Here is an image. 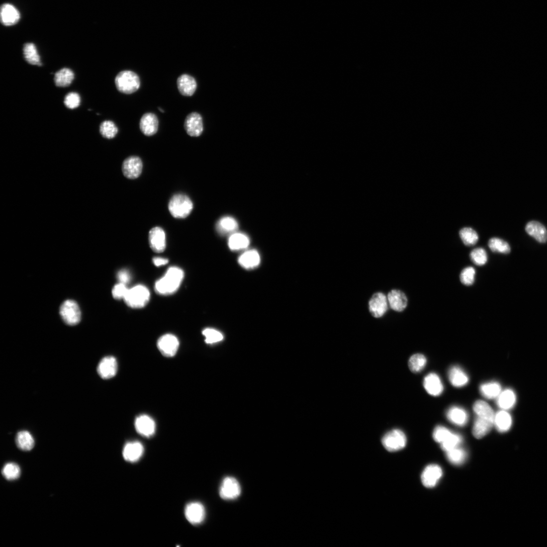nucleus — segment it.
<instances>
[{
    "label": "nucleus",
    "instance_id": "1",
    "mask_svg": "<svg viewBox=\"0 0 547 547\" xmlns=\"http://www.w3.org/2000/svg\"><path fill=\"white\" fill-rule=\"evenodd\" d=\"M476 415L472 433L477 439H482L494 426L495 414L493 409L486 402L479 400L473 405Z\"/></svg>",
    "mask_w": 547,
    "mask_h": 547
},
{
    "label": "nucleus",
    "instance_id": "2",
    "mask_svg": "<svg viewBox=\"0 0 547 547\" xmlns=\"http://www.w3.org/2000/svg\"><path fill=\"white\" fill-rule=\"evenodd\" d=\"M184 277L183 271L178 267H171L165 275L158 280L155 286L157 293L168 295L176 292L179 288Z\"/></svg>",
    "mask_w": 547,
    "mask_h": 547
},
{
    "label": "nucleus",
    "instance_id": "3",
    "mask_svg": "<svg viewBox=\"0 0 547 547\" xmlns=\"http://www.w3.org/2000/svg\"><path fill=\"white\" fill-rule=\"evenodd\" d=\"M116 87L120 92L129 94L138 91L141 81L138 75L131 71L120 72L115 78Z\"/></svg>",
    "mask_w": 547,
    "mask_h": 547
},
{
    "label": "nucleus",
    "instance_id": "4",
    "mask_svg": "<svg viewBox=\"0 0 547 547\" xmlns=\"http://www.w3.org/2000/svg\"><path fill=\"white\" fill-rule=\"evenodd\" d=\"M150 293L145 286L139 285L128 289L124 300L132 308H142L149 302Z\"/></svg>",
    "mask_w": 547,
    "mask_h": 547
},
{
    "label": "nucleus",
    "instance_id": "5",
    "mask_svg": "<svg viewBox=\"0 0 547 547\" xmlns=\"http://www.w3.org/2000/svg\"><path fill=\"white\" fill-rule=\"evenodd\" d=\"M193 208V204L190 198L184 194H177L171 199L169 209L171 214L176 218L187 217Z\"/></svg>",
    "mask_w": 547,
    "mask_h": 547
},
{
    "label": "nucleus",
    "instance_id": "6",
    "mask_svg": "<svg viewBox=\"0 0 547 547\" xmlns=\"http://www.w3.org/2000/svg\"><path fill=\"white\" fill-rule=\"evenodd\" d=\"M406 437L401 430L394 429L383 436L381 443L386 450L395 452L403 449L406 445Z\"/></svg>",
    "mask_w": 547,
    "mask_h": 547
},
{
    "label": "nucleus",
    "instance_id": "7",
    "mask_svg": "<svg viewBox=\"0 0 547 547\" xmlns=\"http://www.w3.org/2000/svg\"><path fill=\"white\" fill-rule=\"evenodd\" d=\"M60 312L63 320L68 325H76L81 320V313L80 308L73 300L65 301L61 305Z\"/></svg>",
    "mask_w": 547,
    "mask_h": 547
},
{
    "label": "nucleus",
    "instance_id": "8",
    "mask_svg": "<svg viewBox=\"0 0 547 547\" xmlns=\"http://www.w3.org/2000/svg\"><path fill=\"white\" fill-rule=\"evenodd\" d=\"M180 346L178 339L174 335L167 334L158 341L157 347L161 353L167 358H172L177 353Z\"/></svg>",
    "mask_w": 547,
    "mask_h": 547
},
{
    "label": "nucleus",
    "instance_id": "9",
    "mask_svg": "<svg viewBox=\"0 0 547 547\" xmlns=\"http://www.w3.org/2000/svg\"><path fill=\"white\" fill-rule=\"evenodd\" d=\"M241 489L237 480L232 477H227L223 481L220 488V495L224 500H231L237 498L241 494Z\"/></svg>",
    "mask_w": 547,
    "mask_h": 547
},
{
    "label": "nucleus",
    "instance_id": "10",
    "mask_svg": "<svg viewBox=\"0 0 547 547\" xmlns=\"http://www.w3.org/2000/svg\"><path fill=\"white\" fill-rule=\"evenodd\" d=\"M387 297L383 293L377 292L373 294L369 302V309L371 315L375 318L384 316L388 309Z\"/></svg>",
    "mask_w": 547,
    "mask_h": 547
},
{
    "label": "nucleus",
    "instance_id": "11",
    "mask_svg": "<svg viewBox=\"0 0 547 547\" xmlns=\"http://www.w3.org/2000/svg\"><path fill=\"white\" fill-rule=\"evenodd\" d=\"M205 514L204 506L199 502L190 503L185 508V518L190 524L193 525L201 524L205 519Z\"/></svg>",
    "mask_w": 547,
    "mask_h": 547
},
{
    "label": "nucleus",
    "instance_id": "12",
    "mask_svg": "<svg viewBox=\"0 0 547 547\" xmlns=\"http://www.w3.org/2000/svg\"><path fill=\"white\" fill-rule=\"evenodd\" d=\"M142 170L143 163L138 157H129L123 162L122 172L124 176L129 179L139 178L142 174Z\"/></svg>",
    "mask_w": 547,
    "mask_h": 547
},
{
    "label": "nucleus",
    "instance_id": "13",
    "mask_svg": "<svg viewBox=\"0 0 547 547\" xmlns=\"http://www.w3.org/2000/svg\"><path fill=\"white\" fill-rule=\"evenodd\" d=\"M184 129L187 134L192 137H198L203 131V123L201 116L198 113L188 114L185 118Z\"/></svg>",
    "mask_w": 547,
    "mask_h": 547
},
{
    "label": "nucleus",
    "instance_id": "14",
    "mask_svg": "<svg viewBox=\"0 0 547 547\" xmlns=\"http://www.w3.org/2000/svg\"><path fill=\"white\" fill-rule=\"evenodd\" d=\"M149 243L151 249L155 253H161L167 246L165 232L160 227L152 229L149 232Z\"/></svg>",
    "mask_w": 547,
    "mask_h": 547
},
{
    "label": "nucleus",
    "instance_id": "15",
    "mask_svg": "<svg viewBox=\"0 0 547 547\" xmlns=\"http://www.w3.org/2000/svg\"><path fill=\"white\" fill-rule=\"evenodd\" d=\"M443 474V470L439 465L430 464L422 473V483L426 487H434L441 479Z\"/></svg>",
    "mask_w": 547,
    "mask_h": 547
},
{
    "label": "nucleus",
    "instance_id": "16",
    "mask_svg": "<svg viewBox=\"0 0 547 547\" xmlns=\"http://www.w3.org/2000/svg\"><path fill=\"white\" fill-rule=\"evenodd\" d=\"M97 372L103 379H107L116 375L118 370V364L116 360L113 357L103 358L98 364Z\"/></svg>",
    "mask_w": 547,
    "mask_h": 547
},
{
    "label": "nucleus",
    "instance_id": "17",
    "mask_svg": "<svg viewBox=\"0 0 547 547\" xmlns=\"http://www.w3.org/2000/svg\"><path fill=\"white\" fill-rule=\"evenodd\" d=\"M135 428L136 431L142 436L151 437L155 433L156 424L150 417L143 415L136 419Z\"/></svg>",
    "mask_w": 547,
    "mask_h": 547
},
{
    "label": "nucleus",
    "instance_id": "18",
    "mask_svg": "<svg viewBox=\"0 0 547 547\" xmlns=\"http://www.w3.org/2000/svg\"><path fill=\"white\" fill-rule=\"evenodd\" d=\"M177 85L181 94L185 96H192L197 87L195 79L187 74H183L178 78Z\"/></svg>",
    "mask_w": 547,
    "mask_h": 547
},
{
    "label": "nucleus",
    "instance_id": "19",
    "mask_svg": "<svg viewBox=\"0 0 547 547\" xmlns=\"http://www.w3.org/2000/svg\"><path fill=\"white\" fill-rule=\"evenodd\" d=\"M144 448L139 442L127 443L123 450V456L127 461L134 462L138 461L143 455Z\"/></svg>",
    "mask_w": 547,
    "mask_h": 547
},
{
    "label": "nucleus",
    "instance_id": "20",
    "mask_svg": "<svg viewBox=\"0 0 547 547\" xmlns=\"http://www.w3.org/2000/svg\"><path fill=\"white\" fill-rule=\"evenodd\" d=\"M424 386L426 391L431 395L438 396L444 391V386L439 375L431 373L425 376Z\"/></svg>",
    "mask_w": 547,
    "mask_h": 547
},
{
    "label": "nucleus",
    "instance_id": "21",
    "mask_svg": "<svg viewBox=\"0 0 547 547\" xmlns=\"http://www.w3.org/2000/svg\"><path fill=\"white\" fill-rule=\"evenodd\" d=\"M388 304L390 308L395 311L402 312L407 306L408 300L406 295L401 291L392 290L387 296Z\"/></svg>",
    "mask_w": 547,
    "mask_h": 547
},
{
    "label": "nucleus",
    "instance_id": "22",
    "mask_svg": "<svg viewBox=\"0 0 547 547\" xmlns=\"http://www.w3.org/2000/svg\"><path fill=\"white\" fill-rule=\"evenodd\" d=\"M159 121L156 115L153 113L145 114L140 120V127L142 133L150 136L155 134L158 129Z\"/></svg>",
    "mask_w": 547,
    "mask_h": 547
},
{
    "label": "nucleus",
    "instance_id": "23",
    "mask_svg": "<svg viewBox=\"0 0 547 547\" xmlns=\"http://www.w3.org/2000/svg\"><path fill=\"white\" fill-rule=\"evenodd\" d=\"M20 14L18 10L12 5L4 4L1 7V21L5 26H11L19 20Z\"/></svg>",
    "mask_w": 547,
    "mask_h": 547
},
{
    "label": "nucleus",
    "instance_id": "24",
    "mask_svg": "<svg viewBox=\"0 0 547 547\" xmlns=\"http://www.w3.org/2000/svg\"><path fill=\"white\" fill-rule=\"evenodd\" d=\"M447 417L450 422L460 427L466 425L469 419L466 410L458 406L451 407L447 412Z\"/></svg>",
    "mask_w": 547,
    "mask_h": 547
},
{
    "label": "nucleus",
    "instance_id": "25",
    "mask_svg": "<svg viewBox=\"0 0 547 547\" xmlns=\"http://www.w3.org/2000/svg\"><path fill=\"white\" fill-rule=\"evenodd\" d=\"M449 378L451 384L456 388L466 386L469 380L466 372L457 366H453L450 369Z\"/></svg>",
    "mask_w": 547,
    "mask_h": 547
},
{
    "label": "nucleus",
    "instance_id": "26",
    "mask_svg": "<svg viewBox=\"0 0 547 547\" xmlns=\"http://www.w3.org/2000/svg\"><path fill=\"white\" fill-rule=\"evenodd\" d=\"M526 231L528 234L540 243L547 241V231L545 226L537 221H531L526 226Z\"/></svg>",
    "mask_w": 547,
    "mask_h": 547
},
{
    "label": "nucleus",
    "instance_id": "27",
    "mask_svg": "<svg viewBox=\"0 0 547 547\" xmlns=\"http://www.w3.org/2000/svg\"><path fill=\"white\" fill-rule=\"evenodd\" d=\"M512 424L511 415L507 410H502L495 414L494 426L501 433H505L510 430Z\"/></svg>",
    "mask_w": 547,
    "mask_h": 547
},
{
    "label": "nucleus",
    "instance_id": "28",
    "mask_svg": "<svg viewBox=\"0 0 547 547\" xmlns=\"http://www.w3.org/2000/svg\"><path fill=\"white\" fill-rule=\"evenodd\" d=\"M260 261V256L255 250L245 252L239 259L240 265L246 269H252L258 267Z\"/></svg>",
    "mask_w": 547,
    "mask_h": 547
},
{
    "label": "nucleus",
    "instance_id": "29",
    "mask_svg": "<svg viewBox=\"0 0 547 547\" xmlns=\"http://www.w3.org/2000/svg\"><path fill=\"white\" fill-rule=\"evenodd\" d=\"M23 55L25 61L29 64L41 66V59L35 45L32 43H27L24 45Z\"/></svg>",
    "mask_w": 547,
    "mask_h": 547
},
{
    "label": "nucleus",
    "instance_id": "30",
    "mask_svg": "<svg viewBox=\"0 0 547 547\" xmlns=\"http://www.w3.org/2000/svg\"><path fill=\"white\" fill-rule=\"evenodd\" d=\"M17 447L24 451L32 450L35 446L34 438L30 432L22 431L18 432L16 437Z\"/></svg>",
    "mask_w": 547,
    "mask_h": 547
},
{
    "label": "nucleus",
    "instance_id": "31",
    "mask_svg": "<svg viewBox=\"0 0 547 547\" xmlns=\"http://www.w3.org/2000/svg\"><path fill=\"white\" fill-rule=\"evenodd\" d=\"M482 396L488 399L497 398L501 393L502 388L497 382L492 381L482 384L479 388Z\"/></svg>",
    "mask_w": 547,
    "mask_h": 547
},
{
    "label": "nucleus",
    "instance_id": "32",
    "mask_svg": "<svg viewBox=\"0 0 547 547\" xmlns=\"http://www.w3.org/2000/svg\"><path fill=\"white\" fill-rule=\"evenodd\" d=\"M250 244L249 238L246 235L236 233L232 234L228 241L229 248L233 251H239L248 248Z\"/></svg>",
    "mask_w": 547,
    "mask_h": 547
},
{
    "label": "nucleus",
    "instance_id": "33",
    "mask_svg": "<svg viewBox=\"0 0 547 547\" xmlns=\"http://www.w3.org/2000/svg\"><path fill=\"white\" fill-rule=\"evenodd\" d=\"M516 401L514 392L510 389H506L501 392L497 398L498 406L502 410H507L514 407Z\"/></svg>",
    "mask_w": 547,
    "mask_h": 547
},
{
    "label": "nucleus",
    "instance_id": "34",
    "mask_svg": "<svg viewBox=\"0 0 547 547\" xmlns=\"http://www.w3.org/2000/svg\"><path fill=\"white\" fill-rule=\"evenodd\" d=\"M74 79V73L68 68H64L55 74L54 82L58 87L65 88L69 86Z\"/></svg>",
    "mask_w": 547,
    "mask_h": 547
},
{
    "label": "nucleus",
    "instance_id": "35",
    "mask_svg": "<svg viewBox=\"0 0 547 547\" xmlns=\"http://www.w3.org/2000/svg\"><path fill=\"white\" fill-rule=\"evenodd\" d=\"M216 227L217 231L220 233L228 234L235 231L238 228V225L234 218L226 216L218 221Z\"/></svg>",
    "mask_w": 547,
    "mask_h": 547
},
{
    "label": "nucleus",
    "instance_id": "36",
    "mask_svg": "<svg viewBox=\"0 0 547 547\" xmlns=\"http://www.w3.org/2000/svg\"><path fill=\"white\" fill-rule=\"evenodd\" d=\"M446 454L449 461L456 466L462 464L467 456L466 451L459 447L447 452Z\"/></svg>",
    "mask_w": 547,
    "mask_h": 547
},
{
    "label": "nucleus",
    "instance_id": "37",
    "mask_svg": "<svg viewBox=\"0 0 547 547\" xmlns=\"http://www.w3.org/2000/svg\"><path fill=\"white\" fill-rule=\"evenodd\" d=\"M490 250L493 252L503 254L510 253V246L505 241L499 238H491L488 243Z\"/></svg>",
    "mask_w": 547,
    "mask_h": 547
},
{
    "label": "nucleus",
    "instance_id": "38",
    "mask_svg": "<svg viewBox=\"0 0 547 547\" xmlns=\"http://www.w3.org/2000/svg\"><path fill=\"white\" fill-rule=\"evenodd\" d=\"M459 237L465 245L472 246L478 241L477 233L472 228L466 227L461 229L459 232Z\"/></svg>",
    "mask_w": 547,
    "mask_h": 547
},
{
    "label": "nucleus",
    "instance_id": "39",
    "mask_svg": "<svg viewBox=\"0 0 547 547\" xmlns=\"http://www.w3.org/2000/svg\"><path fill=\"white\" fill-rule=\"evenodd\" d=\"M426 364L427 359L425 356L421 354L413 355L408 362L410 370L414 373L421 372L425 368Z\"/></svg>",
    "mask_w": 547,
    "mask_h": 547
},
{
    "label": "nucleus",
    "instance_id": "40",
    "mask_svg": "<svg viewBox=\"0 0 547 547\" xmlns=\"http://www.w3.org/2000/svg\"><path fill=\"white\" fill-rule=\"evenodd\" d=\"M118 132L117 127L111 121H105L100 126V134L105 139H112L114 138Z\"/></svg>",
    "mask_w": 547,
    "mask_h": 547
},
{
    "label": "nucleus",
    "instance_id": "41",
    "mask_svg": "<svg viewBox=\"0 0 547 547\" xmlns=\"http://www.w3.org/2000/svg\"><path fill=\"white\" fill-rule=\"evenodd\" d=\"M2 473L8 480H14L20 475L21 470L18 464L14 462H8L4 466Z\"/></svg>",
    "mask_w": 547,
    "mask_h": 547
},
{
    "label": "nucleus",
    "instance_id": "42",
    "mask_svg": "<svg viewBox=\"0 0 547 547\" xmlns=\"http://www.w3.org/2000/svg\"><path fill=\"white\" fill-rule=\"evenodd\" d=\"M452 433V432L445 427L437 426L433 431V439L436 442L442 444L449 439Z\"/></svg>",
    "mask_w": 547,
    "mask_h": 547
},
{
    "label": "nucleus",
    "instance_id": "43",
    "mask_svg": "<svg viewBox=\"0 0 547 547\" xmlns=\"http://www.w3.org/2000/svg\"><path fill=\"white\" fill-rule=\"evenodd\" d=\"M476 271L472 267L464 268L460 274V280L461 282L466 286L472 285L475 281Z\"/></svg>",
    "mask_w": 547,
    "mask_h": 547
},
{
    "label": "nucleus",
    "instance_id": "44",
    "mask_svg": "<svg viewBox=\"0 0 547 547\" xmlns=\"http://www.w3.org/2000/svg\"><path fill=\"white\" fill-rule=\"evenodd\" d=\"M462 441V439L460 435L453 433L446 441L441 444V448L443 450L447 452L459 447Z\"/></svg>",
    "mask_w": 547,
    "mask_h": 547
},
{
    "label": "nucleus",
    "instance_id": "45",
    "mask_svg": "<svg viewBox=\"0 0 547 547\" xmlns=\"http://www.w3.org/2000/svg\"><path fill=\"white\" fill-rule=\"evenodd\" d=\"M471 261L476 265L482 266L487 262V255L483 248H477L473 250L470 254Z\"/></svg>",
    "mask_w": 547,
    "mask_h": 547
},
{
    "label": "nucleus",
    "instance_id": "46",
    "mask_svg": "<svg viewBox=\"0 0 547 547\" xmlns=\"http://www.w3.org/2000/svg\"><path fill=\"white\" fill-rule=\"evenodd\" d=\"M202 334L205 337V342L207 344H211L220 342L224 338L223 335L220 332L211 329V328H207V329L204 330Z\"/></svg>",
    "mask_w": 547,
    "mask_h": 547
},
{
    "label": "nucleus",
    "instance_id": "47",
    "mask_svg": "<svg viewBox=\"0 0 547 547\" xmlns=\"http://www.w3.org/2000/svg\"><path fill=\"white\" fill-rule=\"evenodd\" d=\"M81 99L79 95L75 92H71L68 94L65 98V105L69 108L74 109L78 107L80 104Z\"/></svg>",
    "mask_w": 547,
    "mask_h": 547
},
{
    "label": "nucleus",
    "instance_id": "48",
    "mask_svg": "<svg viewBox=\"0 0 547 547\" xmlns=\"http://www.w3.org/2000/svg\"><path fill=\"white\" fill-rule=\"evenodd\" d=\"M128 290V289L127 288L125 284L119 283L116 285L113 289V296L116 299H124Z\"/></svg>",
    "mask_w": 547,
    "mask_h": 547
},
{
    "label": "nucleus",
    "instance_id": "49",
    "mask_svg": "<svg viewBox=\"0 0 547 547\" xmlns=\"http://www.w3.org/2000/svg\"><path fill=\"white\" fill-rule=\"evenodd\" d=\"M117 278L120 283L126 285L131 280L130 273L126 270H122L118 273Z\"/></svg>",
    "mask_w": 547,
    "mask_h": 547
},
{
    "label": "nucleus",
    "instance_id": "50",
    "mask_svg": "<svg viewBox=\"0 0 547 547\" xmlns=\"http://www.w3.org/2000/svg\"><path fill=\"white\" fill-rule=\"evenodd\" d=\"M153 261L154 264L157 267L166 265L169 263L168 259L159 257L154 258Z\"/></svg>",
    "mask_w": 547,
    "mask_h": 547
},
{
    "label": "nucleus",
    "instance_id": "51",
    "mask_svg": "<svg viewBox=\"0 0 547 547\" xmlns=\"http://www.w3.org/2000/svg\"><path fill=\"white\" fill-rule=\"evenodd\" d=\"M159 111H160V112H163V113H164V111L163 110V109H162V108H161L159 107Z\"/></svg>",
    "mask_w": 547,
    "mask_h": 547
}]
</instances>
